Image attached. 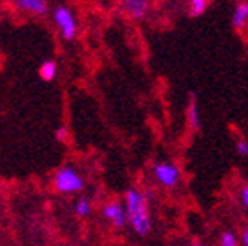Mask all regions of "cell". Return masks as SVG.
<instances>
[{
	"label": "cell",
	"instance_id": "obj_11",
	"mask_svg": "<svg viewBox=\"0 0 248 246\" xmlns=\"http://www.w3.org/2000/svg\"><path fill=\"white\" fill-rule=\"evenodd\" d=\"M57 74H58V63L55 60H46L39 67V77L43 81H46V83L55 81Z\"/></svg>",
	"mask_w": 248,
	"mask_h": 246
},
{
	"label": "cell",
	"instance_id": "obj_8",
	"mask_svg": "<svg viewBox=\"0 0 248 246\" xmlns=\"http://www.w3.org/2000/svg\"><path fill=\"white\" fill-rule=\"evenodd\" d=\"M248 25V0H239L232 9V27L243 30Z\"/></svg>",
	"mask_w": 248,
	"mask_h": 246
},
{
	"label": "cell",
	"instance_id": "obj_3",
	"mask_svg": "<svg viewBox=\"0 0 248 246\" xmlns=\"http://www.w3.org/2000/svg\"><path fill=\"white\" fill-rule=\"evenodd\" d=\"M152 174L162 188L172 190L176 188L182 181V169L171 160H157L153 162Z\"/></svg>",
	"mask_w": 248,
	"mask_h": 246
},
{
	"label": "cell",
	"instance_id": "obj_6",
	"mask_svg": "<svg viewBox=\"0 0 248 246\" xmlns=\"http://www.w3.org/2000/svg\"><path fill=\"white\" fill-rule=\"evenodd\" d=\"M13 4L19 13L30 16H44L49 11L48 0H13Z\"/></svg>",
	"mask_w": 248,
	"mask_h": 246
},
{
	"label": "cell",
	"instance_id": "obj_13",
	"mask_svg": "<svg viewBox=\"0 0 248 246\" xmlns=\"http://www.w3.org/2000/svg\"><path fill=\"white\" fill-rule=\"evenodd\" d=\"M218 246H239L238 234L232 231H224L218 237Z\"/></svg>",
	"mask_w": 248,
	"mask_h": 246
},
{
	"label": "cell",
	"instance_id": "obj_10",
	"mask_svg": "<svg viewBox=\"0 0 248 246\" xmlns=\"http://www.w3.org/2000/svg\"><path fill=\"white\" fill-rule=\"evenodd\" d=\"M72 211H74V215H76L78 218L90 216L92 211H93V202H92V199L88 195H79V197L74 200V204H72Z\"/></svg>",
	"mask_w": 248,
	"mask_h": 246
},
{
	"label": "cell",
	"instance_id": "obj_9",
	"mask_svg": "<svg viewBox=\"0 0 248 246\" xmlns=\"http://www.w3.org/2000/svg\"><path fill=\"white\" fill-rule=\"evenodd\" d=\"M186 118H188V125L194 130L201 127V111H199V102L197 97L194 93H190L188 97V106H186Z\"/></svg>",
	"mask_w": 248,
	"mask_h": 246
},
{
	"label": "cell",
	"instance_id": "obj_18",
	"mask_svg": "<svg viewBox=\"0 0 248 246\" xmlns=\"http://www.w3.org/2000/svg\"><path fill=\"white\" fill-rule=\"evenodd\" d=\"M190 246H206V245H204L202 241H199V239H196V241H192V243H190Z\"/></svg>",
	"mask_w": 248,
	"mask_h": 246
},
{
	"label": "cell",
	"instance_id": "obj_1",
	"mask_svg": "<svg viewBox=\"0 0 248 246\" xmlns=\"http://www.w3.org/2000/svg\"><path fill=\"white\" fill-rule=\"evenodd\" d=\"M125 215H127V225L139 237H146L152 232V215H150V200L146 199L143 190L130 186L125 190L124 197Z\"/></svg>",
	"mask_w": 248,
	"mask_h": 246
},
{
	"label": "cell",
	"instance_id": "obj_14",
	"mask_svg": "<svg viewBox=\"0 0 248 246\" xmlns=\"http://www.w3.org/2000/svg\"><path fill=\"white\" fill-rule=\"evenodd\" d=\"M234 150L239 156H248V141L245 139H238L236 144H234Z\"/></svg>",
	"mask_w": 248,
	"mask_h": 246
},
{
	"label": "cell",
	"instance_id": "obj_2",
	"mask_svg": "<svg viewBox=\"0 0 248 246\" xmlns=\"http://www.w3.org/2000/svg\"><path fill=\"white\" fill-rule=\"evenodd\" d=\"M51 184L55 192L62 195H76L81 194L86 186V181L83 174L72 164H63L60 166L55 174H53Z\"/></svg>",
	"mask_w": 248,
	"mask_h": 246
},
{
	"label": "cell",
	"instance_id": "obj_7",
	"mask_svg": "<svg viewBox=\"0 0 248 246\" xmlns=\"http://www.w3.org/2000/svg\"><path fill=\"white\" fill-rule=\"evenodd\" d=\"M122 9L130 19L141 21L150 11V0H122Z\"/></svg>",
	"mask_w": 248,
	"mask_h": 246
},
{
	"label": "cell",
	"instance_id": "obj_4",
	"mask_svg": "<svg viewBox=\"0 0 248 246\" xmlns=\"http://www.w3.org/2000/svg\"><path fill=\"white\" fill-rule=\"evenodd\" d=\"M53 23L57 25L58 33L63 41H74L78 35V19L74 11L67 5H57L51 13Z\"/></svg>",
	"mask_w": 248,
	"mask_h": 246
},
{
	"label": "cell",
	"instance_id": "obj_16",
	"mask_svg": "<svg viewBox=\"0 0 248 246\" xmlns=\"http://www.w3.org/2000/svg\"><path fill=\"white\" fill-rule=\"evenodd\" d=\"M239 200L243 204V208L248 211V183L241 184V188H239Z\"/></svg>",
	"mask_w": 248,
	"mask_h": 246
},
{
	"label": "cell",
	"instance_id": "obj_17",
	"mask_svg": "<svg viewBox=\"0 0 248 246\" xmlns=\"http://www.w3.org/2000/svg\"><path fill=\"white\" fill-rule=\"evenodd\" d=\"M239 241H241V245H243V246H248V227L243 229V232H241V237H239Z\"/></svg>",
	"mask_w": 248,
	"mask_h": 246
},
{
	"label": "cell",
	"instance_id": "obj_5",
	"mask_svg": "<svg viewBox=\"0 0 248 246\" xmlns=\"http://www.w3.org/2000/svg\"><path fill=\"white\" fill-rule=\"evenodd\" d=\"M102 218L109 223L111 227H115L116 231H122L127 225V215H125V206L120 200H108L100 209Z\"/></svg>",
	"mask_w": 248,
	"mask_h": 246
},
{
	"label": "cell",
	"instance_id": "obj_12",
	"mask_svg": "<svg viewBox=\"0 0 248 246\" xmlns=\"http://www.w3.org/2000/svg\"><path fill=\"white\" fill-rule=\"evenodd\" d=\"M210 7V0H188V11H190L192 18H199L208 11Z\"/></svg>",
	"mask_w": 248,
	"mask_h": 246
},
{
	"label": "cell",
	"instance_id": "obj_15",
	"mask_svg": "<svg viewBox=\"0 0 248 246\" xmlns=\"http://www.w3.org/2000/svg\"><path fill=\"white\" fill-rule=\"evenodd\" d=\"M55 139L60 142L67 141V139H69V128H67L65 125H60V127L55 130Z\"/></svg>",
	"mask_w": 248,
	"mask_h": 246
}]
</instances>
